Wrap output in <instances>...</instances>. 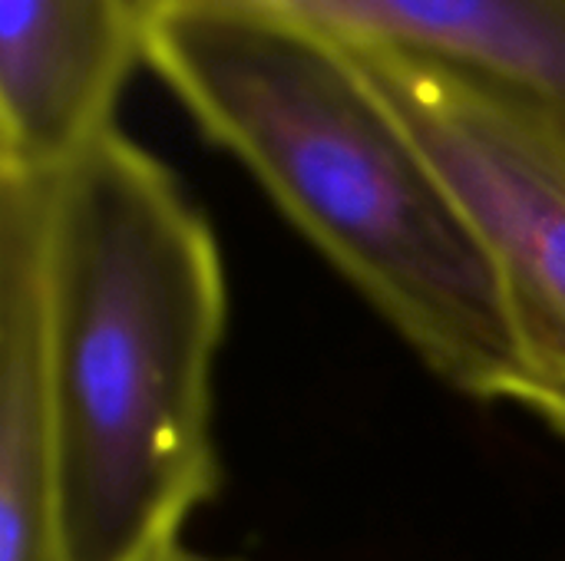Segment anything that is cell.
Segmentation results:
<instances>
[{
    "instance_id": "cell-1",
    "label": "cell",
    "mask_w": 565,
    "mask_h": 561,
    "mask_svg": "<svg viewBox=\"0 0 565 561\" xmlns=\"http://www.w3.org/2000/svg\"><path fill=\"white\" fill-rule=\"evenodd\" d=\"M33 175L60 561H159L222 483V245L119 126Z\"/></svg>"
},
{
    "instance_id": "cell-2",
    "label": "cell",
    "mask_w": 565,
    "mask_h": 561,
    "mask_svg": "<svg viewBox=\"0 0 565 561\" xmlns=\"http://www.w3.org/2000/svg\"><path fill=\"white\" fill-rule=\"evenodd\" d=\"M146 66L454 393L510 403L516 350L457 195L358 56L268 0H166Z\"/></svg>"
},
{
    "instance_id": "cell-3",
    "label": "cell",
    "mask_w": 565,
    "mask_h": 561,
    "mask_svg": "<svg viewBox=\"0 0 565 561\" xmlns=\"http://www.w3.org/2000/svg\"><path fill=\"white\" fill-rule=\"evenodd\" d=\"M344 46L444 175L490 258L516 350L510 403L565 440V116L394 50Z\"/></svg>"
},
{
    "instance_id": "cell-4",
    "label": "cell",
    "mask_w": 565,
    "mask_h": 561,
    "mask_svg": "<svg viewBox=\"0 0 565 561\" xmlns=\"http://www.w3.org/2000/svg\"><path fill=\"white\" fill-rule=\"evenodd\" d=\"M142 0H0V172H46L116 126Z\"/></svg>"
},
{
    "instance_id": "cell-5",
    "label": "cell",
    "mask_w": 565,
    "mask_h": 561,
    "mask_svg": "<svg viewBox=\"0 0 565 561\" xmlns=\"http://www.w3.org/2000/svg\"><path fill=\"white\" fill-rule=\"evenodd\" d=\"M0 561H60L33 175L0 172Z\"/></svg>"
},
{
    "instance_id": "cell-6",
    "label": "cell",
    "mask_w": 565,
    "mask_h": 561,
    "mask_svg": "<svg viewBox=\"0 0 565 561\" xmlns=\"http://www.w3.org/2000/svg\"><path fill=\"white\" fill-rule=\"evenodd\" d=\"M166 0H142L149 13ZM344 43L394 50L565 116V0H268Z\"/></svg>"
},
{
    "instance_id": "cell-7",
    "label": "cell",
    "mask_w": 565,
    "mask_h": 561,
    "mask_svg": "<svg viewBox=\"0 0 565 561\" xmlns=\"http://www.w3.org/2000/svg\"><path fill=\"white\" fill-rule=\"evenodd\" d=\"M159 561H238V559H222V555H209V552H199V549H192V546H175V549H169L166 555Z\"/></svg>"
}]
</instances>
